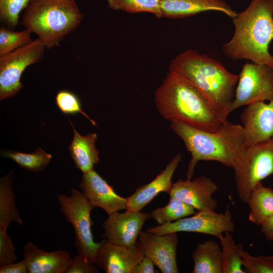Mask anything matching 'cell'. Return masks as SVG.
Instances as JSON below:
<instances>
[{"instance_id":"32","label":"cell","mask_w":273,"mask_h":273,"mask_svg":"<svg viewBox=\"0 0 273 273\" xmlns=\"http://www.w3.org/2000/svg\"><path fill=\"white\" fill-rule=\"evenodd\" d=\"M7 229L0 225V266L15 262L17 259L15 247Z\"/></svg>"},{"instance_id":"9","label":"cell","mask_w":273,"mask_h":273,"mask_svg":"<svg viewBox=\"0 0 273 273\" xmlns=\"http://www.w3.org/2000/svg\"><path fill=\"white\" fill-rule=\"evenodd\" d=\"M273 100V67L252 62L244 64L229 112L252 103Z\"/></svg>"},{"instance_id":"5","label":"cell","mask_w":273,"mask_h":273,"mask_svg":"<svg viewBox=\"0 0 273 273\" xmlns=\"http://www.w3.org/2000/svg\"><path fill=\"white\" fill-rule=\"evenodd\" d=\"M83 19L75 1L30 0L22 24L50 49L58 47L64 38L74 30Z\"/></svg>"},{"instance_id":"4","label":"cell","mask_w":273,"mask_h":273,"mask_svg":"<svg viewBox=\"0 0 273 273\" xmlns=\"http://www.w3.org/2000/svg\"><path fill=\"white\" fill-rule=\"evenodd\" d=\"M170 127L191 154L187 171L188 179H191L197 163L201 160L215 161L233 168L236 157L246 145L243 126L228 121L216 132L177 122H171Z\"/></svg>"},{"instance_id":"34","label":"cell","mask_w":273,"mask_h":273,"mask_svg":"<svg viewBox=\"0 0 273 273\" xmlns=\"http://www.w3.org/2000/svg\"><path fill=\"white\" fill-rule=\"evenodd\" d=\"M1 273H26L28 272L27 267L24 259L15 263H11L0 266Z\"/></svg>"},{"instance_id":"15","label":"cell","mask_w":273,"mask_h":273,"mask_svg":"<svg viewBox=\"0 0 273 273\" xmlns=\"http://www.w3.org/2000/svg\"><path fill=\"white\" fill-rule=\"evenodd\" d=\"M240 119L246 145L273 139V100L257 102L246 106Z\"/></svg>"},{"instance_id":"17","label":"cell","mask_w":273,"mask_h":273,"mask_svg":"<svg viewBox=\"0 0 273 273\" xmlns=\"http://www.w3.org/2000/svg\"><path fill=\"white\" fill-rule=\"evenodd\" d=\"M180 153L175 155L165 168L150 183L138 187L126 198V210L140 211L160 192L169 194L172 187V178L181 159Z\"/></svg>"},{"instance_id":"21","label":"cell","mask_w":273,"mask_h":273,"mask_svg":"<svg viewBox=\"0 0 273 273\" xmlns=\"http://www.w3.org/2000/svg\"><path fill=\"white\" fill-rule=\"evenodd\" d=\"M193 273H222V253L220 245L207 240L198 244L192 254Z\"/></svg>"},{"instance_id":"7","label":"cell","mask_w":273,"mask_h":273,"mask_svg":"<svg viewBox=\"0 0 273 273\" xmlns=\"http://www.w3.org/2000/svg\"><path fill=\"white\" fill-rule=\"evenodd\" d=\"M57 196L60 211L73 228L74 246L78 254L95 263L96 254L100 242L94 241L92 231L93 222L90 212L94 208L83 193L73 188L71 189L70 196L61 194Z\"/></svg>"},{"instance_id":"18","label":"cell","mask_w":273,"mask_h":273,"mask_svg":"<svg viewBox=\"0 0 273 273\" xmlns=\"http://www.w3.org/2000/svg\"><path fill=\"white\" fill-rule=\"evenodd\" d=\"M28 272L66 273L72 258L64 250L47 252L28 242L23 248Z\"/></svg>"},{"instance_id":"11","label":"cell","mask_w":273,"mask_h":273,"mask_svg":"<svg viewBox=\"0 0 273 273\" xmlns=\"http://www.w3.org/2000/svg\"><path fill=\"white\" fill-rule=\"evenodd\" d=\"M145 256L140 242L125 247L104 238L97 249L95 263L107 273H133L135 267Z\"/></svg>"},{"instance_id":"19","label":"cell","mask_w":273,"mask_h":273,"mask_svg":"<svg viewBox=\"0 0 273 273\" xmlns=\"http://www.w3.org/2000/svg\"><path fill=\"white\" fill-rule=\"evenodd\" d=\"M161 18H184L207 11L224 13L233 19L237 12L223 0H160Z\"/></svg>"},{"instance_id":"37","label":"cell","mask_w":273,"mask_h":273,"mask_svg":"<svg viewBox=\"0 0 273 273\" xmlns=\"http://www.w3.org/2000/svg\"><path fill=\"white\" fill-rule=\"evenodd\" d=\"M71 1H76V0H71Z\"/></svg>"},{"instance_id":"8","label":"cell","mask_w":273,"mask_h":273,"mask_svg":"<svg viewBox=\"0 0 273 273\" xmlns=\"http://www.w3.org/2000/svg\"><path fill=\"white\" fill-rule=\"evenodd\" d=\"M46 48L38 39L0 55V100L12 97L23 88L21 76L29 65L42 60Z\"/></svg>"},{"instance_id":"25","label":"cell","mask_w":273,"mask_h":273,"mask_svg":"<svg viewBox=\"0 0 273 273\" xmlns=\"http://www.w3.org/2000/svg\"><path fill=\"white\" fill-rule=\"evenodd\" d=\"M2 156L13 160L20 167L34 172L43 170L52 158L51 154L46 153L40 148L30 153L4 150L2 151Z\"/></svg>"},{"instance_id":"33","label":"cell","mask_w":273,"mask_h":273,"mask_svg":"<svg viewBox=\"0 0 273 273\" xmlns=\"http://www.w3.org/2000/svg\"><path fill=\"white\" fill-rule=\"evenodd\" d=\"M95 264L78 254L72 258L66 273H99L100 271Z\"/></svg>"},{"instance_id":"16","label":"cell","mask_w":273,"mask_h":273,"mask_svg":"<svg viewBox=\"0 0 273 273\" xmlns=\"http://www.w3.org/2000/svg\"><path fill=\"white\" fill-rule=\"evenodd\" d=\"M78 187L93 208H101L108 215L126 209V198L116 193L113 187L94 169L83 173Z\"/></svg>"},{"instance_id":"28","label":"cell","mask_w":273,"mask_h":273,"mask_svg":"<svg viewBox=\"0 0 273 273\" xmlns=\"http://www.w3.org/2000/svg\"><path fill=\"white\" fill-rule=\"evenodd\" d=\"M31 33L25 29L23 31H15L5 27L0 29V55L10 53L25 46L32 40Z\"/></svg>"},{"instance_id":"23","label":"cell","mask_w":273,"mask_h":273,"mask_svg":"<svg viewBox=\"0 0 273 273\" xmlns=\"http://www.w3.org/2000/svg\"><path fill=\"white\" fill-rule=\"evenodd\" d=\"M13 171L0 179V225L7 228L13 221L23 223L16 205L15 194L12 189Z\"/></svg>"},{"instance_id":"10","label":"cell","mask_w":273,"mask_h":273,"mask_svg":"<svg viewBox=\"0 0 273 273\" xmlns=\"http://www.w3.org/2000/svg\"><path fill=\"white\" fill-rule=\"evenodd\" d=\"M235 230V225L228 204L223 213L210 210H198L192 216L159 224L146 231L159 235L173 232H195L217 238L223 233H232Z\"/></svg>"},{"instance_id":"27","label":"cell","mask_w":273,"mask_h":273,"mask_svg":"<svg viewBox=\"0 0 273 273\" xmlns=\"http://www.w3.org/2000/svg\"><path fill=\"white\" fill-rule=\"evenodd\" d=\"M108 7L114 11L130 13H150L161 18L160 0H106Z\"/></svg>"},{"instance_id":"3","label":"cell","mask_w":273,"mask_h":273,"mask_svg":"<svg viewBox=\"0 0 273 273\" xmlns=\"http://www.w3.org/2000/svg\"><path fill=\"white\" fill-rule=\"evenodd\" d=\"M232 19L234 33L222 45L224 55L234 60L273 67V54L268 49L273 40V0H251Z\"/></svg>"},{"instance_id":"31","label":"cell","mask_w":273,"mask_h":273,"mask_svg":"<svg viewBox=\"0 0 273 273\" xmlns=\"http://www.w3.org/2000/svg\"><path fill=\"white\" fill-rule=\"evenodd\" d=\"M243 269L245 273H273V256H253L243 251Z\"/></svg>"},{"instance_id":"12","label":"cell","mask_w":273,"mask_h":273,"mask_svg":"<svg viewBox=\"0 0 273 273\" xmlns=\"http://www.w3.org/2000/svg\"><path fill=\"white\" fill-rule=\"evenodd\" d=\"M151 217L149 213L128 210L108 215L103 223V238L115 244L132 246L136 242L145 221Z\"/></svg>"},{"instance_id":"14","label":"cell","mask_w":273,"mask_h":273,"mask_svg":"<svg viewBox=\"0 0 273 273\" xmlns=\"http://www.w3.org/2000/svg\"><path fill=\"white\" fill-rule=\"evenodd\" d=\"M218 189L209 177L201 175L193 180L179 179L172 184L170 197L178 199L198 210H214L217 201L212 197Z\"/></svg>"},{"instance_id":"20","label":"cell","mask_w":273,"mask_h":273,"mask_svg":"<svg viewBox=\"0 0 273 273\" xmlns=\"http://www.w3.org/2000/svg\"><path fill=\"white\" fill-rule=\"evenodd\" d=\"M70 123L74 136L68 150L75 166L83 173L88 172L94 169V166L100 161L99 151L96 147L97 135L93 133L81 135L70 121Z\"/></svg>"},{"instance_id":"2","label":"cell","mask_w":273,"mask_h":273,"mask_svg":"<svg viewBox=\"0 0 273 273\" xmlns=\"http://www.w3.org/2000/svg\"><path fill=\"white\" fill-rule=\"evenodd\" d=\"M169 71L195 87L221 118L228 121L239 75L231 73L207 54L191 49L179 54L171 61Z\"/></svg>"},{"instance_id":"29","label":"cell","mask_w":273,"mask_h":273,"mask_svg":"<svg viewBox=\"0 0 273 273\" xmlns=\"http://www.w3.org/2000/svg\"><path fill=\"white\" fill-rule=\"evenodd\" d=\"M56 103L60 110L66 115H75L81 113L86 117L94 125H96L82 110L81 104L78 97L72 92L68 90L59 91L55 97Z\"/></svg>"},{"instance_id":"36","label":"cell","mask_w":273,"mask_h":273,"mask_svg":"<svg viewBox=\"0 0 273 273\" xmlns=\"http://www.w3.org/2000/svg\"><path fill=\"white\" fill-rule=\"evenodd\" d=\"M260 226L261 232L265 238L273 242V215L265 220Z\"/></svg>"},{"instance_id":"26","label":"cell","mask_w":273,"mask_h":273,"mask_svg":"<svg viewBox=\"0 0 273 273\" xmlns=\"http://www.w3.org/2000/svg\"><path fill=\"white\" fill-rule=\"evenodd\" d=\"M195 209L183 201L170 197L166 206L153 210L151 216L159 224L172 222L194 214Z\"/></svg>"},{"instance_id":"22","label":"cell","mask_w":273,"mask_h":273,"mask_svg":"<svg viewBox=\"0 0 273 273\" xmlns=\"http://www.w3.org/2000/svg\"><path fill=\"white\" fill-rule=\"evenodd\" d=\"M247 204L250 208L249 220L261 225L273 215L272 189L258 183L253 188Z\"/></svg>"},{"instance_id":"13","label":"cell","mask_w":273,"mask_h":273,"mask_svg":"<svg viewBox=\"0 0 273 273\" xmlns=\"http://www.w3.org/2000/svg\"><path fill=\"white\" fill-rule=\"evenodd\" d=\"M139 242L145 256L151 259L162 273L178 272L176 250L178 242L177 233L155 235L141 231Z\"/></svg>"},{"instance_id":"6","label":"cell","mask_w":273,"mask_h":273,"mask_svg":"<svg viewBox=\"0 0 273 273\" xmlns=\"http://www.w3.org/2000/svg\"><path fill=\"white\" fill-rule=\"evenodd\" d=\"M233 168L239 197L247 203L256 185L273 175V139L246 145Z\"/></svg>"},{"instance_id":"24","label":"cell","mask_w":273,"mask_h":273,"mask_svg":"<svg viewBox=\"0 0 273 273\" xmlns=\"http://www.w3.org/2000/svg\"><path fill=\"white\" fill-rule=\"evenodd\" d=\"M222 253V273H245L243 267L242 252L244 250L241 244L236 245L231 232L220 235Z\"/></svg>"},{"instance_id":"30","label":"cell","mask_w":273,"mask_h":273,"mask_svg":"<svg viewBox=\"0 0 273 273\" xmlns=\"http://www.w3.org/2000/svg\"><path fill=\"white\" fill-rule=\"evenodd\" d=\"M30 0H0V17L9 26L14 28L21 12L25 9Z\"/></svg>"},{"instance_id":"1","label":"cell","mask_w":273,"mask_h":273,"mask_svg":"<svg viewBox=\"0 0 273 273\" xmlns=\"http://www.w3.org/2000/svg\"><path fill=\"white\" fill-rule=\"evenodd\" d=\"M155 103L165 120L204 131H217L228 121L195 87L170 71L155 92Z\"/></svg>"},{"instance_id":"35","label":"cell","mask_w":273,"mask_h":273,"mask_svg":"<svg viewBox=\"0 0 273 273\" xmlns=\"http://www.w3.org/2000/svg\"><path fill=\"white\" fill-rule=\"evenodd\" d=\"M155 265L149 257L145 256L135 267L133 273H154Z\"/></svg>"}]
</instances>
